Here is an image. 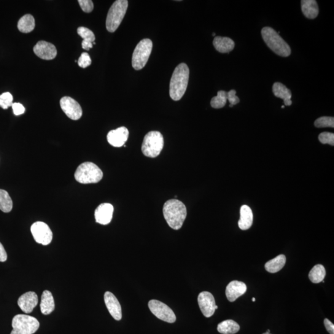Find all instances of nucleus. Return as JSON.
Wrapping results in <instances>:
<instances>
[{"label":"nucleus","mask_w":334,"mask_h":334,"mask_svg":"<svg viewBox=\"0 0 334 334\" xmlns=\"http://www.w3.org/2000/svg\"><path fill=\"white\" fill-rule=\"evenodd\" d=\"M163 214L170 227L178 230L182 227L187 217V207L182 201L170 199L164 204Z\"/></svg>","instance_id":"1"},{"label":"nucleus","mask_w":334,"mask_h":334,"mask_svg":"<svg viewBox=\"0 0 334 334\" xmlns=\"http://www.w3.org/2000/svg\"><path fill=\"white\" fill-rule=\"evenodd\" d=\"M190 69L187 64L181 63L176 67L170 83V96L179 101L184 96L189 80Z\"/></svg>","instance_id":"2"},{"label":"nucleus","mask_w":334,"mask_h":334,"mask_svg":"<svg viewBox=\"0 0 334 334\" xmlns=\"http://www.w3.org/2000/svg\"><path fill=\"white\" fill-rule=\"evenodd\" d=\"M261 35L267 45L277 55L283 57L290 55V46L274 29L265 27L261 31Z\"/></svg>","instance_id":"3"},{"label":"nucleus","mask_w":334,"mask_h":334,"mask_svg":"<svg viewBox=\"0 0 334 334\" xmlns=\"http://www.w3.org/2000/svg\"><path fill=\"white\" fill-rule=\"evenodd\" d=\"M103 176L102 170L95 163L89 161L80 164L74 174L75 179L82 184L99 183Z\"/></svg>","instance_id":"4"},{"label":"nucleus","mask_w":334,"mask_h":334,"mask_svg":"<svg viewBox=\"0 0 334 334\" xmlns=\"http://www.w3.org/2000/svg\"><path fill=\"white\" fill-rule=\"evenodd\" d=\"M163 145L162 134L159 131H150L145 136L142 142V152L147 157H157L162 150Z\"/></svg>","instance_id":"5"},{"label":"nucleus","mask_w":334,"mask_h":334,"mask_svg":"<svg viewBox=\"0 0 334 334\" xmlns=\"http://www.w3.org/2000/svg\"><path fill=\"white\" fill-rule=\"evenodd\" d=\"M128 7L126 0H117L110 8L107 16L106 28L110 32H114L122 23Z\"/></svg>","instance_id":"6"},{"label":"nucleus","mask_w":334,"mask_h":334,"mask_svg":"<svg viewBox=\"0 0 334 334\" xmlns=\"http://www.w3.org/2000/svg\"><path fill=\"white\" fill-rule=\"evenodd\" d=\"M40 323L35 317L26 314L16 315L12 320L11 334H33L39 329Z\"/></svg>","instance_id":"7"},{"label":"nucleus","mask_w":334,"mask_h":334,"mask_svg":"<svg viewBox=\"0 0 334 334\" xmlns=\"http://www.w3.org/2000/svg\"><path fill=\"white\" fill-rule=\"evenodd\" d=\"M152 46V42L149 39L142 40L137 45L132 57V66L134 69L144 68L151 54Z\"/></svg>","instance_id":"8"},{"label":"nucleus","mask_w":334,"mask_h":334,"mask_svg":"<svg viewBox=\"0 0 334 334\" xmlns=\"http://www.w3.org/2000/svg\"><path fill=\"white\" fill-rule=\"evenodd\" d=\"M148 306L152 313L158 319L169 323H174L177 317L172 309L166 304L156 300L149 301Z\"/></svg>","instance_id":"9"},{"label":"nucleus","mask_w":334,"mask_h":334,"mask_svg":"<svg viewBox=\"0 0 334 334\" xmlns=\"http://www.w3.org/2000/svg\"><path fill=\"white\" fill-rule=\"evenodd\" d=\"M31 233L35 241L43 245L49 244L52 241L53 233L47 224L42 222H36L32 225Z\"/></svg>","instance_id":"10"},{"label":"nucleus","mask_w":334,"mask_h":334,"mask_svg":"<svg viewBox=\"0 0 334 334\" xmlns=\"http://www.w3.org/2000/svg\"><path fill=\"white\" fill-rule=\"evenodd\" d=\"M62 110L67 117L72 120H77L81 118L82 110L79 103L70 97H64L60 100Z\"/></svg>","instance_id":"11"},{"label":"nucleus","mask_w":334,"mask_h":334,"mask_svg":"<svg viewBox=\"0 0 334 334\" xmlns=\"http://www.w3.org/2000/svg\"><path fill=\"white\" fill-rule=\"evenodd\" d=\"M198 301L202 313L206 317H210L214 315L218 306L215 304V298L211 293L203 292L199 293Z\"/></svg>","instance_id":"12"},{"label":"nucleus","mask_w":334,"mask_h":334,"mask_svg":"<svg viewBox=\"0 0 334 334\" xmlns=\"http://www.w3.org/2000/svg\"><path fill=\"white\" fill-rule=\"evenodd\" d=\"M34 52L42 60H51L57 55L55 46L46 41H39L34 46Z\"/></svg>","instance_id":"13"},{"label":"nucleus","mask_w":334,"mask_h":334,"mask_svg":"<svg viewBox=\"0 0 334 334\" xmlns=\"http://www.w3.org/2000/svg\"><path fill=\"white\" fill-rule=\"evenodd\" d=\"M129 131L125 126L112 130L107 134V141L110 145L115 147H122L127 141Z\"/></svg>","instance_id":"14"},{"label":"nucleus","mask_w":334,"mask_h":334,"mask_svg":"<svg viewBox=\"0 0 334 334\" xmlns=\"http://www.w3.org/2000/svg\"><path fill=\"white\" fill-rule=\"evenodd\" d=\"M104 301L111 316L115 320L122 319V307L116 296L111 292H106L104 294Z\"/></svg>","instance_id":"15"},{"label":"nucleus","mask_w":334,"mask_h":334,"mask_svg":"<svg viewBox=\"0 0 334 334\" xmlns=\"http://www.w3.org/2000/svg\"><path fill=\"white\" fill-rule=\"evenodd\" d=\"M18 304L25 313H31L38 304V296L34 292H27L18 299Z\"/></svg>","instance_id":"16"},{"label":"nucleus","mask_w":334,"mask_h":334,"mask_svg":"<svg viewBox=\"0 0 334 334\" xmlns=\"http://www.w3.org/2000/svg\"><path fill=\"white\" fill-rule=\"evenodd\" d=\"M114 211V206L111 204H101L96 209L95 219L96 222L101 225L109 224L112 221Z\"/></svg>","instance_id":"17"},{"label":"nucleus","mask_w":334,"mask_h":334,"mask_svg":"<svg viewBox=\"0 0 334 334\" xmlns=\"http://www.w3.org/2000/svg\"><path fill=\"white\" fill-rule=\"evenodd\" d=\"M247 290V287L244 283L237 281L229 283L226 288L225 294L229 301L233 302L236 299L244 294Z\"/></svg>","instance_id":"18"},{"label":"nucleus","mask_w":334,"mask_h":334,"mask_svg":"<svg viewBox=\"0 0 334 334\" xmlns=\"http://www.w3.org/2000/svg\"><path fill=\"white\" fill-rule=\"evenodd\" d=\"M213 45L218 52L222 53L230 52L235 47V42L233 40L225 37H215L213 40Z\"/></svg>","instance_id":"19"},{"label":"nucleus","mask_w":334,"mask_h":334,"mask_svg":"<svg viewBox=\"0 0 334 334\" xmlns=\"http://www.w3.org/2000/svg\"><path fill=\"white\" fill-rule=\"evenodd\" d=\"M253 222V214L252 209L246 205L242 206L240 209V219L238 226L242 230H248Z\"/></svg>","instance_id":"20"},{"label":"nucleus","mask_w":334,"mask_h":334,"mask_svg":"<svg viewBox=\"0 0 334 334\" xmlns=\"http://www.w3.org/2000/svg\"><path fill=\"white\" fill-rule=\"evenodd\" d=\"M273 91L274 96L276 98L284 100L285 106H290L292 104V102L291 101V98H292V92L286 86L282 85V83H274L273 87Z\"/></svg>","instance_id":"21"},{"label":"nucleus","mask_w":334,"mask_h":334,"mask_svg":"<svg viewBox=\"0 0 334 334\" xmlns=\"http://www.w3.org/2000/svg\"><path fill=\"white\" fill-rule=\"evenodd\" d=\"M40 306L42 313L44 315L52 313L55 309V301L50 291L45 290L43 292Z\"/></svg>","instance_id":"22"},{"label":"nucleus","mask_w":334,"mask_h":334,"mask_svg":"<svg viewBox=\"0 0 334 334\" xmlns=\"http://www.w3.org/2000/svg\"><path fill=\"white\" fill-rule=\"evenodd\" d=\"M301 4V11L307 18L313 20L318 15V5L315 0H303Z\"/></svg>","instance_id":"23"},{"label":"nucleus","mask_w":334,"mask_h":334,"mask_svg":"<svg viewBox=\"0 0 334 334\" xmlns=\"http://www.w3.org/2000/svg\"><path fill=\"white\" fill-rule=\"evenodd\" d=\"M77 31L78 35L83 39L82 42L83 49L90 50L91 48L93 47V42L96 40L94 32L91 31L90 29L85 28V27H79Z\"/></svg>","instance_id":"24"},{"label":"nucleus","mask_w":334,"mask_h":334,"mask_svg":"<svg viewBox=\"0 0 334 334\" xmlns=\"http://www.w3.org/2000/svg\"><path fill=\"white\" fill-rule=\"evenodd\" d=\"M286 263V257L284 255L277 256L265 265L266 270L270 273H276L284 268Z\"/></svg>","instance_id":"25"},{"label":"nucleus","mask_w":334,"mask_h":334,"mask_svg":"<svg viewBox=\"0 0 334 334\" xmlns=\"http://www.w3.org/2000/svg\"><path fill=\"white\" fill-rule=\"evenodd\" d=\"M36 26L35 19L31 15H26L23 16L18 21V28L23 33H29L34 30Z\"/></svg>","instance_id":"26"},{"label":"nucleus","mask_w":334,"mask_h":334,"mask_svg":"<svg viewBox=\"0 0 334 334\" xmlns=\"http://www.w3.org/2000/svg\"><path fill=\"white\" fill-rule=\"evenodd\" d=\"M240 329L238 323L233 320H224L217 325L218 332L222 334H235Z\"/></svg>","instance_id":"27"},{"label":"nucleus","mask_w":334,"mask_h":334,"mask_svg":"<svg viewBox=\"0 0 334 334\" xmlns=\"http://www.w3.org/2000/svg\"><path fill=\"white\" fill-rule=\"evenodd\" d=\"M326 274L324 267L317 265L312 268L309 274V279L314 284H318L324 281Z\"/></svg>","instance_id":"28"},{"label":"nucleus","mask_w":334,"mask_h":334,"mask_svg":"<svg viewBox=\"0 0 334 334\" xmlns=\"http://www.w3.org/2000/svg\"><path fill=\"white\" fill-rule=\"evenodd\" d=\"M13 206V201L9 194L6 191L0 190V210L8 213L12 211Z\"/></svg>","instance_id":"29"},{"label":"nucleus","mask_w":334,"mask_h":334,"mask_svg":"<svg viewBox=\"0 0 334 334\" xmlns=\"http://www.w3.org/2000/svg\"><path fill=\"white\" fill-rule=\"evenodd\" d=\"M227 93L223 91L218 92L217 96L211 100V105L214 109H222L227 104Z\"/></svg>","instance_id":"30"},{"label":"nucleus","mask_w":334,"mask_h":334,"mask_svg":"<svg viewBox=\"0 0 334 334\" xmlns=\"http://www.w3.org/2000/svg\"><path fill=\"white\" fill-rule=\"evenodd\" d=\"M314 125L316 128L334 127V118L322 117L315 121Z\"/></svg>","instance_id":"31"},{"label":"nucleus","mask_w":334,"mask_h":334,"mask_svg":"<svg viewBox=\"0 0 334 334\" xmlns=\"http://www.w3.org/2000/svg\"><path fill=\"white\" fill-rule=\"evenodd\" d=\"M13 102V97L12 94L8 93H5L0 95V107L3 109H8L10 107H12Z\"/></svg>","instance_id":"32"},{"label":"nucleus","mask_w":334,"mask_h":334,"mask_svg":"<svg viewBox=\"0 0 334 334\" xmlns=\"http://www.w3.org/2000/svg\"><path fill=\"white\" fill-rule=\"evenodd\" d=\"M319 140L320 142L323 144H330L334 145V134L328 133V132H324V133H320L319 136Z\"/></svg>","instance_id":"33"},{"label":"nucleus","mask_w":334,"mask_h":334,"mask_svg":"<svg viewBox=\"0 0 334 334\" xmlns=\"http://www.w3.org/2000/svg\"><path fill=\"white\" fill-rule=\"evenodd\" d=\"M77 63L78 65L82 68H86L90 66L92 63V60L90 55L86 52L82 53L79 60H78Z\"/></svg>","instance_id":"34"},{"label":"nucleus","mask_w":334,"mask_h":334,"mask_svg":"<svg viewBox=\"0 0 334 334\" xmlns=\"http://www.w3.org/2000/svg\"><path fill=\"white\" fill-rule=\"evenodd\" d=\"M83 12L90 13L94 10V4L91 0H79L78 1Z\"/></svg>","instance_id":"35"},{"label":"nucleus","mask_w":334,"mask_h":334,"mask_svg":"<svg viewBox=\"0 0 334 334\" xmlns=\"http://www.w3.org/2000/svg\"><path fill=\"white\" fill-rule=\"evenodd\" d=\"M236 92L235 90H231L227 93V101L230 102L231 105L232 106H235V105L238 104L239 102V99L236 96Z\"/></svg>","instance_id":"36"},{"label":"nucleus","mask_w":334,"mask_h":334,"mask_svg":"<svg viewBox=\"0 0 334 334\" xmlns=\"http://www.w3.org/2000/svg\"><path fill=\"white\" fill-rule=\"evenodd\" d=\"M12 107L16 116L22 115L25 112V108L20 103H13Z\"/></svg>","instance_id":"37"},{"label":"nucleus","mask_w":334,"mask_h":334,"mask_svg":"<svg viewBox=\"0 0 334 334\" xmlns=\"http://www.w3.org/2000/svg\"><path fill=\"white\" fill-rule=\"evenodd\" d=\"M324 322L325 327L328 332L330 334H334V325L333 323L327 318L324 319Z\"/></svg>","instance_id":"38"},{"label":"nucleus","mask_w":334,"mask_h":334,"mask_svg":"<svg viewBox=\"0 0 334 334\" xmlns=\"http://www.w3.org/2000/svg\"><path fill=\"white\" fill-rule=\"evenodd\" d=\"M7 260V254L3 244L0 243V262H5Z\"/></svg>","instance_id":"39"},{"label":"nucleus","mask_w":334,"mask_h":334,"mask_svg":"<svg viewBox=\"0 0 334 334\" xmlns=\"http://www.w3.org/2000/svg\"><path fill=\"white\" fill-rule=\"evenodd\" d=\"M270 332H271V330L268 329V330L266 331V333H270Z\"/></svg>","instance_id":"40"},{"label":"nucleus","mask_w":334,"mask_h":334,"mask_svg":"<svg viewBox=\"0 0 334 334\" xmlns=\"http://www.w3.org/2000/svg\"><path fill=\"white\" fill-rule=\"evenodd\" d=\"M252 301H253V302H255L256 298H252Z\"/></svg>","instance_id":"41"},{"label":"nucleus","mask_w":334,"mask_h":334,"mask_svg":"<svg viewBox=\"0 0 334 334\" xmlns=\"http://www.w3.org/2000/svg\"><path fill=\"white\" fill-rule=\"evenodd\" d=\"M284 108H285V106H282V109H284Z\"/></svg>","instance_id":"42"},{"label":"nucleus","mask_w":334,"mask_h":334,"mask_svg":"<svg viewBox=\"0 0 334 334\" xmlns=\"http://www.w3.org/2000/svg\"><path fill=\"white\" fill-rule=\"evenodd\" d=\"M230 107H233L232 105L230 104Z\"/></svg>","instance_id":"43"},{"label":"nucleus","mask_w":334,"mask_h":334,"mask_svg":"<svg viewBox=\"0 0 334 334\" xmlns=\"http://www.w3.org/2000/svg\"><path fill=\"white\" fill-rule=\"evenodd\" d=\"M212 36H215V33L213 34H212Z\"/></svg>","instance_id":"44"},{"label":"nucleus","mask_w":334,"mask_h":334,"mask_svg":"<svg viewBox=\"0 0 334 334\" xmlns=\"http://www.w3.org/2000/svg\"><path fill=\"white\" fill-rule=\"evenodd\" d=\"M263 334H271V333H263Z\"/></svg>","instance_id":"45"}]
</instances>
